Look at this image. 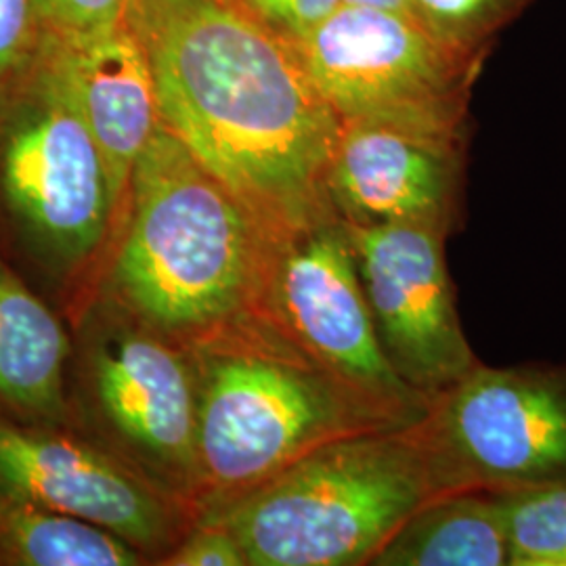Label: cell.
I'll return each instance as SVG.
<instances>
[{
	"label": "cell",
	"mask_w": 566,
	"mask_h": 566,
	"mask_svg": "<svg viewBox=\"0 0 566 566\" xmlns=\"http://www.w3.org/2000/svg\"><path fill=\"white\" fill-rule=\"evenodd\" d=\"M158 109L187 149L273 233L334 217L340 118L298 46L248 0H133Z\"/></svg>",
	"instance_id": "1"
},
{
	"label": "cell",
	"mask_w": 566,
	"mask_h": 566,
	"mask_svg": "<svg viewBox=\"0 0 566 566\" xmlns=\"http://www.w3.org/2000/svg\"><path fill=\"white\" fill-rule=\"evenodd\" d=\"M107 303L193 346L252 313L273 233L168 128L133 170Z\"/></svg>",
	"instance_id": "2"
},
{
	"label": "cell",
	"mask_w": 566,
	"mask_h": 566,
	"mask_svg": "<svg viewBox=\"0 0 566 566\" xmlns=\"http://www.w3.org/2000/svg\"><path fill=\"white\" fill-rule=\"evenodd\" d=\"M189 348L198 376L200 516L319 447L422 420L334 374L263 313Z\"/></svg>",
	"instance_id": "3"
},
{
	"label": "cell",
	"mask_w": 566,
	"mask_h": 566,
	"mask_svg": "<svg viewBox=\"0 0 566 566\" xmlns=\"http://www.w3.org/2000/svg\"><path fill=\"white\" fill-rule=\"evenodd\" d=\"M422 420L319 447L198 521L229 528L248 566L371 565L411 514L455 493Z\"/></svg>",
	"instance_id": "4"
},
{
	"label": "cell",
	"mask_w": 566,
	"mask_h": 566,
	"mask_svg": "<svg viewBox=\"0 0 566 566\" xmlns=\"http://www.w3.org/2000/svg\"><path fill=\"white\" fill-rule=\"evenodd\" d=\"M0 224L63 282L95 263L116 231L107 166L51 32L36 61L0 88Z\"/></svg>",
	"instance_id": "5"
},
{
	"label": "cell",
	"mask_w": 566,
	"mask_h": 566,
	"mask_svg": "<svg viewBox=\"0 0 566 566\" xmlns=\"http://www.w3.org/2000/svg\"><path fill=\"white\" fill-rule=\"evenodd\" d=\"M296 46L340 122L468 133L472 88L485 61L453 51L411 13L343 2Z\"/></svg>",
	"instance_id": "6"
},
{
	"label": "cell",
	"mask_w": 566,
	"mask_h": 566,
	"mask_svg": "<svg viewBox=\"0 0 566 566\" xmlns=\"http://www.w3.org/2000/svg\"><path fill=\"white\" fill-rule=\"evenodd\" d=\"M426 441L449 491L566 483V364H479L439 395Z\"/></svg>",
	"instance_id": "7"
},
{
	"label": "cell",
	"mask_w": 566,
	"mask_h": 566,
	"mask_svg": "<svg viewBox=\"0 0 566 566\" xmlns=\"http://www.w3.org/2000/svg\"><path fill=\"white\" fill-rule=\"evenodd\" d=\"M88 329L84 386L120 455L200 516L198 376L191 348L116 304Z\"/></svg>",
	"instance_id": "8"
},
{
	"label": "cell",
	"mask_w": 566,
	"mask_h": 566,
	"mask_svg": "<svg viewBox=\"0 0 566 566\" xmlns=\"http://www.w3.org/2000/svg\"><path fill=\"white\" fill-rule=\"evenodd\" d=\"M263 313L350 385L424 418L432 401L405 385L388 364L367 304L346 224L334 214L273 235Z\"/></svg>",
	"instance_id": "9"
},
{
	"label": "cell",
	"mask_w": 566,
	"mask_h": 566,
	"mask_svg": "<svg viewBox=\"0 0 566 566\" xmlns=\"http://www.w3.org/2000/svg\"><path fill=\"white\" fill-rule=\"evenodd\" d=\"M0 493L102 526L163 563L198 512L135 464L60 426L0 418Z\"/></svg>",
	"instance_id": "10"
},
{
	"label": "cell",
	"mask_w": 566,
	"mask_h": 566,
	"mask_svg": "<svg viewBox=\"0 0 566 566\" xmlns=\"http://www.w3.org/2000/svg\"><path fill=\"white\" fill-rule=\"evenodd\" d=\"M346 229L388 364L434 401L481 364L458 313L446 233L420 224Z\"/></svg>",
	"instance_id": "11"
},
{
	"label": "cell",
	"mask_w": 566,
	"mask_h": 566,
	"mask_svg": "<svg viewBox=\"0 0 566 566\" xmlns=\"http://www.w3.org/2000/svg\"><path fill=\"white\" fill-rule=\"evenodd\" d=\"M465 135L386 120L340 122L327 196L346 224H420L446 233L460 223Z\"/></svg>",
	"instance_id": "12"
},
{
	"label": "cell",
	"mask_w": 566,
	"mask_h": 566,
	"mask_svg": "<svg viewBox=\"0 0 566 566\" xmlns=\"http://www.w3.org/2000/svg\"><path fill=\"white\" fill-rule=\"evenodd\" d=\"M55 39L82 118L107 166L118 231L133 170L163 124L154 72L130 18L84 39Z\"/></svg>",
	"instance_id": "13"
},
{
	"label": "cell",
	"mask_w": 566,
	"mask_h": 566,
	"mask_svg": "<svg viewBox=\"0 0 566 566\" xmlns=\"http://www.w3.org/2000/svg\"><path fill=\"white\" fill-rule=\"evenodd\" d=\"M70 353L57 315L0 252V405L21 422L61 426Z\"/></svg>",
	"instance_id": "14"
},
{
	"label": "cell",
	"mask_w": 566,
	"mask_h": 566,
	"mask_svg": "<svg viewBox=\"0 0 566 566\" xmlns=\"http://www.w3.org/2000/svg\"><path fill=\"white\" fill-rule=\"evenodd\" d=\"M374 566H510L502 493L455 491L420 507L374 556Z\"/></svg>",
	"instance_id": "15"
},
{
	"label": "cell",
	"mask_w": 566,
	"mask_h": 566,
	"mask_svg": "<svg viewBox=\"0 0 566 566\" xmlns=\"http://www.w3.org/2000/svg\"><path fill=\"white\" fill-rule=\"evenodd\" d=\"M145 556L116 533L0 493V565L137 566Z\"/></svg>",
	"instance_id": "16"
},
{
	"label": "cell",
	"mask_w": 566,
	"mask_h": 566,
	"mask_svg": "<svg viewBox=\"0 0 566 566\" xmlns=\"http://www.w3.org/2000/svg\"><path fill=\"white\" fill-rule=\"evenodd\" d=\"M510 566H566V483L502 493Z\"/></svg>",
	"instance_id": "17"
},
{
	"label": "cell",
	"mask_w": 566,
	"mask_h": 566,
	"mask_svg": "<svg viewBox=\"0 0 566 566\" xmlns=\"http://www.w3.org/2000/svg\"><path fill=\"white\" fill-rule=\"evenodd\" d=\"M409 11L453 51L485 61L495 39L537 0H407Z\"/></svg>",
	"instance_id": "18"
},
{
	"label": "cell",
	"mask_w": 566,
	"mask_h": 566,
	"mask_svg": "<svg viewBox=\"0 0 566 566\" xmlns=\"http://www.w3.org/2000/svg\"><path fill=\"white\" fill-rule=\"evenodd\" d=\"M46 36L41 0H0V88L36 61Z\"/></svg>",
	"instance_id": "19"
},
{
	"label": "cell",
	"mask_w": 566,
	"mask_h": 566,
	"mask_svg": "<svg viewBox=\"0 0 566 566\" xmlns=\"http://www.w3.org/2000/svg\"><path fill=\"white\" fill-rule=\"evenodd\" d=\"M133 0H41L46 30L60 39H84L128 18Z\"/></svg>",
	"instance_id": "20"
},
{
	"label": "cell",
	"mask_w": 566,
	"mask_h": 566,
	"mask_svg": "<svg viewBox=\"0 0 566 566\" xmlns=\"http://www.w3.org/2000/svg\"><path fill=\"white\" fill-rule=\"evenodd\" d=\"M160 565L168 566H248L240 542L219 523L196 521Z\"/></svg>",
	"instance_id": "21"
},
{
	"label": "cell",
	"mask_w": 566,
	"mask_h": 566,
	"mask_svg": "<svg viewBox=\"0 0 566 566\" xmlns=\"http://www.w3.org/2000/svg\"><path fill=\"white\" fill-rule=\"evenodd\" d=\"M254 11L294 44L311 36L344 0H248Z\"/></svg>",
	"instance_id": "22"
},
{
	"label": "cell",
	"mask_w": 566,
	"mask_h": 566,
	"mask_svg": "<svg viewBox=\"0 0 566 566\" xmlns=\"http://www.w3.org/2000/svg\"><path fill=\"white\" fill-rule=\"evenodd\" d=\"M346 4H369V7H382V9H395V11H409L407 0H344Z\"/></svg>",
	"instance_id": "23"
}]
</instances>
